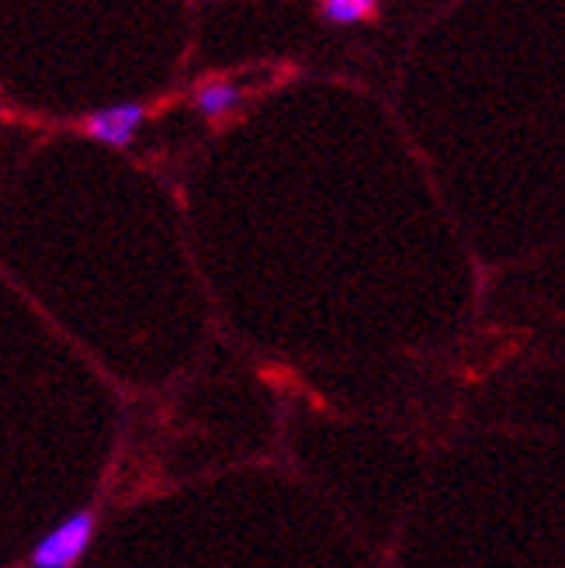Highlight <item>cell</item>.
Returning <instances> with one entry per match:
<instances>
[{"mask_svg":"<svg viewBox=\"0 0 565 568\" xmlns=\"http://www.w3.org/2000/svg\"><path fill=\"white\" fill-rule=\"evenodd\" d=\"M243 101V88L233 80H209L194 91V108L202 111L209 122H219L225 115H233Z\"/></svg>","mask_w":565,"mask_h":568,"instance_id":"3957f363","label":"cell"},{"mask_svg":"<svg viewBox=\"0 0 565 568\" xmlns=\"http://www.w3.org/2000/svg\"><path fill=\"white\" fill-rule=\"evenodd\" d=\"M98 534L94 509H73L67 520L49 527L28 551V568H77Z\"/></svg>","mask_w":565,"mask_h":568,"instance_id":"6da1fadb","label":"cell"},{"mask_svg":"<svg viewBox=\"0 0 565 568\" xmlns=\"http://www.w3.org/2000/svg\"><path fill=\"white\" fill-rule=\"evenodd\" d=\"M379 14V4L372 0H326L320 8V18L326 24H336V28H347V24H364Z\"/></svg>","mask_w":565,"mask_h":568,"instance_id":"277c9868","label":"cell"},{"mask_svg":"<svg viewBox=\"0 0 565 568\" xmlns=\"http://www.w3.org/2000/svg\"><path fill=\"white\" fill-rule=\"evenodd\" d=\"M143 122H147V104L119 101V104L91 111V115L83 119V132H88L94 142H104L111 150H129L139 129H143Z\"/></svg>","mask_w":565,"mask_h":568,"instance_id":"7a4b0ae2","label":"cell"}]
</instances>
